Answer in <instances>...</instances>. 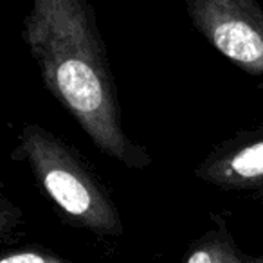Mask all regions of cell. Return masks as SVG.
Instances as JSON below:
<instances>
[{"mask_svg":"<svg viewBox=\"0 0 263 263\" xmlns=\"http://www.w3.org/2000/svg\"><path fill=\"white\" fill-rule=\"evenodd\" d=\"M0 263H72L63 259L62 256H56L49 251L40 249H18L4 254Z\"/></svg>","mask_w":263,"mask_h":263,"instance_id":"8992f818","label":"cell"},{"mask_svg":"<svg viewBox=\"0 0 263 263\" xmlns=\"http://www.w3.org/2000/svg\"><path fill=\"white\" fill-rule=\"evenodd\" d=\"M198 33L243 70L263 76V9L256 0H186Z\"/></svg>","mask_w":263,"mask_h":263,"instance_id":"3957f363","label":"cell"},{"mask_svg":"<svg viewBox=\"0 0 263 263\" xmlns=\"http://www.w3.org/2000/svg\"><path fill=\"white\" fill-rule=\"evenodd\" d=\"M245 263H263V254H245L243 252Z\"/></svg>","mask_w":263,"mask_h":263,"instance_id":"52a82bcc","label":"cell"},{"mask_svg":"<svg viewBox=\"0 0 263 263\" xmlns=\"http://www.w3.org/2000/svg\"><path fill=\"white\" fill-rule=\"evenodd\" d=\"M20 144L42 190L69 223L98 236L124 233L116 204L72 148L34 123L22 128Z\"/></svg>","mask_w":263,"mask_h":263,"instance_id":"7a4b0ae2","label":"cell"},{"mask_svg":"<svg viewBox=\"0 0 263 263\" xmlns=\"http://www.w3.org/2000/svg\"><path fill=\"white\" fill-rule=\"evenodd\" d=\"M24 40L45 87L98 150L128 168L150 164L146 152L123 130L116 81L87 0H33Z\"/></svg>","mask_w":263,"mask_h":263,"instance_id":"6da1fadb","label":"cell"},{"mask_svg":"<svg viewBox=\"0 0 263 263\" xmlns=\"http://www.w3.org/2000/svg\"><path fill=\"white\" fill-rule=\"evenodd\" d=\"M195 175L222 191L263 200V130L220 146Z\"/></svg>","mask_w":263,"mask_h":263,"instance_id":"277c9868","label":"cell"},{"mask_svg":"<svg viewBox=\"0 0 263 263\" xmlns=\"http://www.w3.org/2000/svg\"><path fill=\"white\" fill-rule=\"evenodd\" d=\"M182 263H245V259L226 222L218 218L211 229L190 245Z\"/></svg>","mask_w":263,"mask_h":263,"instance_id":"5b68a950","label":"cell"}]
</instances>
